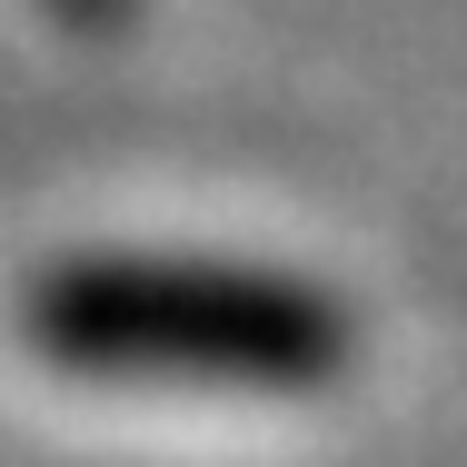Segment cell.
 I'll return each instance as SVG.
<instances>
[{
  "instance_id": "1",
  "label": "cell",
  "mask_w": 467,
  "mask_h": 467,
  "mask_svg": "<svg viewBox=\"0 0 467 467\" xmlns=\"http://www.w3.org/2000/svg\"><path fill=\"white\" fill-rule=\"evenodd\" d=\"M10 328L40 368L150 398H328L358 368V308L239 249H60L20 279Z\"/></svg>"
},
{
  "instance_id": "2",
  "label": "cell",
  "mask_w": 467,
  "mask_h": 467,
  "mask_svg": "<svg viewBox=\"0 0 467 467\" xmlns=\"http://www.w3.org/2000/svg\"><path fill=\"white\" fill-rule=\"evenodd\" d=\"M40 10H50L60 30H80V40H119V30H130L150 0H40Z\"/></svg>"
}]
</instances>
